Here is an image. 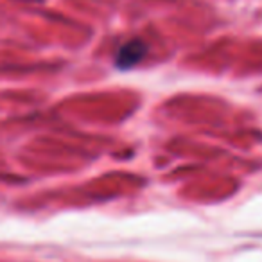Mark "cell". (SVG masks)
Returning <instances> with one entry per match:
<instances>
[{"label": "cell", "instance_id": "cell-1", "mask_svg": "<svg viewBox=\"0 0 262 262\" xmlns=\"http://www.w3.org/2000/svg\"><path fill=\"white\" fill-rule=\"evenodd\" d=\"M147 52V47L144 41L140 40H129L122 45V47L117 51L115 56V65L122 70L133 69L135 65H139L140 61L144 59Z\"/></svg>", "mask_w": 262, "mask_h": 262}]
</instances>
